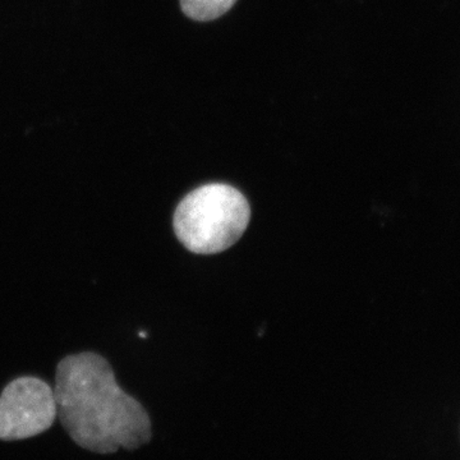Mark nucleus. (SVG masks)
I'll return each instance as SVG.
<instances>
[{"mask_svg": "<svg viewBox=\"0 0 460 460\" xmlns=\"http://www.w3.org/2000/svg\"><path fill=\"white\" fill-rule=\"evenodd\" d=\"M58 419L78 447L96 454L136 450L150 443V416L118 385L111 363L98 353L71 354L57 366Z\"/></svg>", "mask_w": 460, "mask_h": 460, "instance_id": "obj_1", "label": "nucleus"}, {"mask_svg": "<svg viewBox=\"0 0 460 460\" xmlns=\"http://www.w3.org/2000/svg\"><path fill=\"white\" fill-rule=\"evenodd\" d=\"M250 219V204L241 190L229 184L210 183L181 199L172 226L175 235L190 252L214 255L237 243Z\"/></svg>", "mask_w": 460, "mask_h": 460, "instance_id": "obj_2", "label": "nucleus"}, {"mask_svg": "<svg viewBox=\"0 0 460 460\" xmlns=\"http://www.w3.org/2000/svg\"><path fill=\"white\" fill-rule=\"evenodd\" d=\"M58 417L54 389L42 378H14L0 394V440H25L48 431Z\"/></svg>", "mask_w": 460, "mask_h": 460, "instance_id": "obj_3", "label": "nucleus"}, {"mask_svg": "<svg viewBox=\"0 0 460 460\" xmlns=\"http://www.w3.org/2000/svg\"><path fill=\"white\" fill-rule=\"evenodd\" d=\"M237 0H181L184 14L195 21H213L222 17Z\"/></svg>", "mask_w": 460, "mask_h": 460, "instance_id": "obj_4", "label": "nucleus"}]
</instances>
